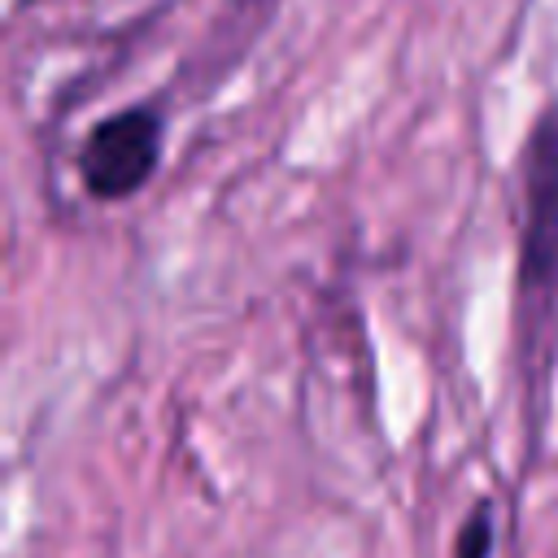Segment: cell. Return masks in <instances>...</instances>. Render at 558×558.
Returning <instances> with one entry per match:
<instances>
[{
	"label": "cell",
	"mask_w": 558,
	"mask_h": 558,
	"mask_svg": "<svg viewBox=\"0 0 558 558\" xmlns=\"http://www.w3.org/2000/svg\"><path fill=\"white\" fill-rule=\"evenodd\" d=\"M514 340L532 427L545 410L558 349V100H545L519 148Z\"/></svg>",
	"instance_id": "cell-1"
},
{
	"label": "cell",
	"mask_w": 558,
	"mask_h": 558,
	"mask_svg": "<svg viewBox=\"0 0 558 558\" xmlns=\"http://www.w3.org/2000/svg\"><path fill=\"white\" fill-rule=\"evenodd\" d=\"M166 131H170V118L157 100H131L105 113L100 122H92L74 157L83 192L105 205L140 196L161 170Z\"/></svg>",
	"instance_id": "cell-2"
},
{
	"label": "cell",
	"mask_w": 558,
	"mask_h": 558,
	"mask_svg": "<svg viewBox=\"0 0 558 558\" xmlns=\"http://www.w3.org/2000/svg\"><path fill=\"white\" fill-rule=\"evenodd\" d=\"M279 4L283 0H222L218 22H214V35H209V48H205V57H209V83L222 78L248 52V44L270 26V17H275Z\"/></svg>",
	"instance_id": "cell-3"
},
{
	"label": "cell",
	"mask_w": 558,
	"mask_h": 558,
	"mask_svg": "<svg viewBox=\"0 0 558 558\" xmlns=\"http://www.w3.org/2000/svg\"><path fill=\"white\" fill-rule=\"evenodd\" d=\"M493 523H497V506L480 497L453 532V558H493Z\"/></svg>",
	"instance_id": "cell-4"
}]
</instances>
